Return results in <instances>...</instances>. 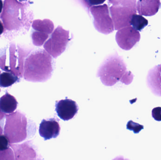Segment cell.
<instances>
[{
	"label": "cell",
	"mask_w": 161,
	"mask_h": 160,
	"mask_svg": "<svg viewBox=\"0 0 161 160\" xmlns=\"http://www.w3.org/2000/svg\"><path fill=\"white\" fill-rule=\"evenodd\" d=\"M28 1L5 0L0 18L3 22L5 36L8 39L19 34H25L30 29L34 18L33 11L28 10Z\"/></svg>",
	"instance_id": "cell-1"
},
{
	"label": "cell",
	"mask_w": 161,
	"mask_h": 160,
	"mask_svg": "<svg viewBox=\"0 0 161 160\" xmlns=\"http://www.w3.org/2000/svg\"><path fill=\"white\" fill-rule=\"evenodd\" d=\"M3 7V2L2 0H0V13L2 12Z\"/></svg>",
	"instance_id": "cell-19"
},
{
	"label": "cell",
	"mask_w": 161,
	"mask_h": 160,
	"mask_svg": "<svg viewBox=\"0 0 161 160\" xmlns=\"http://www.w3.org/2000/svg\"><path fill=\"white\" fill-rule=\"evenodd\" d=\"M4 26L2 23V21L0 20V36L4 32Z\"/></svg>",
	"instance_id": "cell-18"
},
{
	"label": "cell",
	"mask_w": 161,
	"mask_h": 160,
	"mask_svg": "<svg viewBox=\"0 0 161 160\" xmlns=\"http://www.w3.org/2000/svg\"><path fill=\"white\" fill-rule=\"evenodd\" d=\"M54 70L53 57L44 50L31 52L25 62L23 77L32 82H44L52 77Z\"/></svg>",
	"instance_id": "cell-2"
},
{
	"label": "cell",
	"mask_w": 161,
	"mask_h": 160,
	"mask_svg": "<svg viewBox=\"0 0 161 160\" xmlns=\"http://www.w3.org/2000/svg\"><path fill=\"white\" fill-rule=\"evenodd\" d=\"M9 141L6 136L0 135V151H4L8 148Z\"/></svg>",
	"instance_id": "cell-16"
},
{
	"label": "cell",
	"mask_w": 161,
	"mask_h": 160,
	"mask_svg": "<svg viewBox=\"0 0 161 160\" xmlns=\"http://www.w3.org/2000/svg\"><path fill=\"white\" fill-rule=\"evenodd\" d=\"M69 38V31L63 29L62 26H58L44 43L43 48L51 56L57 58L66 49L70 40Z\"/></svg>",
	"instance_id": "cell-6"
},
{
	"label": "cell",
	"mask_w": 161,
	"mask_h": 160,
	"mask_svg": "<svg viewBox=\"0 0 161 160\" xmlns=\"http://www.w3.org/2000/svg\"><path fill=\"white\" fill-rule=\"evenodd\" d=\"M31 51L32 49L10 42L9 45L0 50V68L4 71L22 78L25 62Z\"/></svg>",
	"instance_id": "cell-4"
},
{
	"label": "cell",
	"mask_w": 161,
	"mask_h": 160,
	"mask_svg": "<svg viewBox=\"0 0 161 160\" xmlns=\"http://www.w3.org/2000/svg\"><path fill=\"white\" fill-rule=\"evenodd\" d=\"M97 77H99L102 84L107 86H112L117 82L129 84L132 76L127 71L126 66L123 58L117 53L106 58L98 68Z\"/></svg>",
	"instance_id": "cell-3"
},
{
	"label": "cell",
	"mask_w": 161,
	"mask_h": 160,
	"mask_svg": "<svg viewBox=\"0 0 161 160\" xmlns=\"http://www.w3.org/2000/svg\"><path fill=\"white\" fill-rule=\"evenodd\" d=\"M0 75H1V71H0ZM0 92H1V89H0Z\"/></svg>",
	"instance_id": "cell-20"
},
{
	"label": "cell",
	"mask_w": 161,
	"mask_h": 160,
	"mask_svg": "<svg viewBox=\"0 0 161 160\" xmlns=\"http://www.w3.org/2000/svg\"><path fill=\"white\" fill-rule=\"evenodd\" d=\"M140 33L130 26L118 30L115 35V40L118 46L124 50H129L140 40Z\"/></svg>",
	"instance_id": "cell-9"
},
{
	"label": "cell",
	"mask_w": 161,
	"mask_h": 160,
	"mask_svg": "<svg viewBox=\"0 0 161 160\" xmlns=\"http://www.w3.org/2000/svg\"><path fill=\"white\" fill-rule=\"evenodd\" d=\"M20 79L11 73L3 72L0 75V86L8 87L17 82L19 81Z\"/></svg>",
	"instance_id": "cell-14"
},
{
	"label": "cell",
	"mask_w": 161,
	"mask_h": 160,
	"mask_svg": "<svg viewBox=\"0 0 161 160\" xmlns=\"http://www.w3.org/2000/svg\"><path fill=\"white\" fill-rule=\"evenodd\" d=\"M90 12L93 18L94 26L98 32L104 34H109L113 32L114 25L108 5L92 6Z\"/></svg>",
	"instance_id": "cell-7"
},
{
	"label": "cell",
	"mask_w": 161,
	"mask_h": 160,
	"mask_svg": "<svg viewBox=\"0 0 161 160\" xmlns=\"http://www.w3.org/2000/svg\"><path fill=\"white\" fill-rule=\"evenodd\" d=\"M18 102L13 96L6 92L0 98V111L5 114H10L17 109Z\"/></svg>",
	"instance_id": "cell-12"
},
{
	"label": "cell",
	"mask_w": 161,
	"mask_h": 160,
	"mask_svg": "<svg viewBox=\"0 0 161 160\" xmlns=\"http://www.w3.org/2000/svg\"><path fill=\"white\" fill-rule=\"evenodd\" d=\"M152 117L155 120L161 121V107L154 108L152 111Z\"/></svg>",
	"instance_id": "cell-17"
},
{
	"label": "cell",
	"mask_w": 161,
	"mask_h": 160,
	"mask_svg": "<svg viewBox=\"0 0 161 160\" xmlns=\"http://www.w3.org/2000/svg\"><path fill=\"white\" fill-rule=\"evenodd\" d=\"M148 21L142 15L133 14L130 22V24L132 28L137 31H142L148 25Z\"/></svg>",
	"instance_id": "cell-13"
},
{
	"label": "cell",
	"mask_w": 161,
	"mask_h": 160,
	"mask_svg": "<svg viewBox=\"0 0 161 160\" xmlns=\"http://www.w3.org/2000/svg\"><path fill=\"white\" fill-rule=\"evenodd\" d=\"M31 38L33 44L37 47L44 44L54 31L53 23L49 19H37L33 21Z\"/></svg>",
	"instance_id": "cell-8"
},
{
	"label": "cell",
	"mask_w": 161,
	"mask_h": 160,
	"mask_svg": "<svg viewBox=\"0 0 161 160\" xmlns=\"http://www.w3.org/2000/svg\"><path fill=\"white\" fill-rule=\"evenodd\" d=\"M60 128L58 122L55 119H43L40 125V135L45 141L56 138L59 135Z\"/></svg>",
	"instance_id": "cell-11"
},
{
	"label": "cell",
	"mask_w": 161,
	"mask_h": 160,
	"mask_svg": "<svg viewBox=\"0 0 161 160\" xmlns=\"http://www.w3.org/2000/svg\"><path fill=\"white\" fill-rule=\"evenodd\" d=\"M127 128L129 130L132 131L134 133H138L142 130L143 129L144 126L130 120L127 125Z\"/></svg>",
	"instance_id": "cell-15"
},
{
	"label": "cell",
	"mask_w": 161,
	"mask_h": 160,
	"mask_svg": "<svg viewBox=\"0 0 161 160\" xmlns=\"http://www.w3.org/2000/svg\"><path fill=\"white\" fill-rule=\"evenodd\" d=\"M134 1H109L110 13L115 30H119L130 26L133 14H136Z\"/></svg>",
	"instance_id": "cell-5"
},
{
	"label": "cell",
	"mask_w": 161,
	"mask_h": 160,
	"mask_svg": "<svg viewBox=\"0 0 161 160\" xmlns=\"http://www.w3.org/2000/svg\"><path fill=\"white\" fill-rule=\"evenodd\" d=\"M55 106L58 115L64 121L72 119L79 110L76 102L68 98L56 101Z\"/></svg>",
	"instance_id": "cell-10"
}]
</instances>
